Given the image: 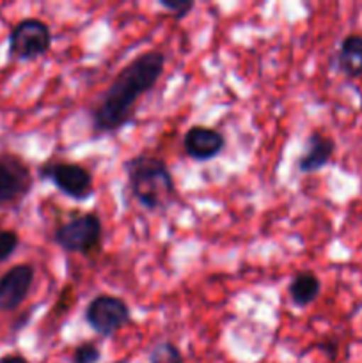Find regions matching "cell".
<instances>
[{"label": "cell", "instance_id": "obj_14", "mask_svg": "<svg viewBox=\"0 0 362 363\" xmlns=\"http://www.w3.org/2000/svg\"><path fill=\"white\" fill-rule=\"evenodd\" d=\"M102 358V351L96 344L84 342L73 351V363H98Z\"/></svg>", "mask_w": 362, "mask_h": 363}, {"label": "cell", "instance_id": "obj_13", "mask_svg": "<svg viewBox=\"0 0 362 363\" xmlns=\"http://www.w3.org/2000/svg\"><path fill=\"white\" fill-rule=\"evenodd\" d=\"M149 363H185V358L176 344L162 340L149 351Z\"/></svg>", "mask_w": 362, "mask_h": 363}, {"label": "cell", "instance_id": "obj_5", "mask_svg": "<svg viewBox=\"0 0 362 363\" xmlns=\"http://www.w3.org/2000/svg\"><path fill=\"white\" fill-rule=\"evenodd\" d=\"M41 179L52 181L57 190L78 202L87 201L94 194V179L85 167L70 162H50L39 169Z\"/></svg>", "mask_w": 362, "mask_h": 363}, {"label": "cell", "instance_id": "obj_7", "mask_svg": "<svg viewBox=\"0 0 362 363\" xmlns=\"http://www.w3.org/2000/svg\"><path fill=\"white\" fill-rule=\"evenodd\" d=\"M32 190V174L18 156H0V208L23 201Z\"/></svg>", "mask_w": 362, "mask_h": 363}, {"label": "cell", "instance_id": "obj_10", "mask_svg": "<svg viewBox=\"0 0 362 363\" xmlns=\"http://www.w3.org/2000/svg\"><path fill=\"white\" fill-rule=\"evenodd\" d=\"M334 151H336V142L327 137L322 131H312L309 135L305 147L298 158L297 167L302 174H314L327 167L332 160Z\"/></svg>", "mask_w": 362, "mask_h": 363}, {"label": "cell", "instance_id": "obj_3", "mask_svg": "<svg viewBox=\"0 0 362 363\" xmlns=\"http://www.w3.org/2000/svg\"><path fill=\"white\" fill-rule=\"evenodd\" d=\"M103 238V223L98 213L73 215L66 223L57 227L53 243L67 254L89 255L99 250Z\"/></svg>", "mask_w": 362, "mask_h": 363}, {"label": "cell", "instance_id": "obj_15", "mask_svg": "<svg viewBox=\"0 0 362 363\" xmlns=\"http://www.w3.org/2000/svg\"><path fill=\"white\" fill-rule=\"evenodd\" d=\"M158 6L165 9L167 13L172 14L176 20H181V18H185L194 9L195 4L192 0H160Z\"/></svg>", "mask_w": 362, "mask_h": 363}, {"label": "cell", "instance_id": "obj_1", "mask_svg": "<svg viewBox=\"0 0 362 363\" xmlns=\"http://www.w3.org/2000/svg\"><path fill=\"white\" fill-rule=\"evenodd\" d=\"M165 69V55L144 52L117 73L91 110L96 133H117L133 123L138 99L156 87Z\"/></svg>", "mask_w": 362, "mask_h": 363}, {"label": "cell", "instance_id": "obj_12", "mask_svg": "<svg viewBox=\"0 0 362 363\" xmlns=\"http://www.w3.org/2000/svg\"><path fill=\"white\" fill-rule=\"evenodd\" d=\"M287 293L295 307H307L322 293V282L312 272H300L291 279Z\"/></svg>", "mask_w": 362, "mask_h": 363}, {"label": "cell", "instance_id": "obj_9", "mask_svg": "<svg viewBox=\"0 0 362 363\" xmlns=\"http://www.w3.org/2000/svg\"><path fill=\"white\" fill-rule=\"evenodd\" d=\"M226 147V137L215 128L192 126L183 137V149L194 162H209Z\"/></svg>", "mask_w": 362, "mask_h": 363}, {"label": "cell", "instance_id": "obj_4", "mask_svg": "<svg viewBox=\"0 0 362 363\" xmlns=\"http://www.w3.org/2000/svg\"><path fill=\"white\" fill-rule=\"evenodd\" d=\"M52 46V30L38 18H25L9 34V55L16 60H35Z\"/></svg>", "mask_w": 362, "mask_h": 363}, {"label": "cell", "instance_id": "obj_16", "mask_svg": "<svg viewBox=\"0 0 362 363\" xmlns=\"http://www.w3.org/2000/svg\"><path fill=\"white\" fill-rule=\"evenodd\" d=\"M20 245V238L14 230H2L0 233V262L7 261Z\"/></svg>", "mask_w": 362, "mask_h": 363}, {"label": "cell", "instance_id": "obj_6", "mask_svg": "<svg viewBox=\"0 0 362 363\" xmlns=\"http://www.w3.org/2000/svg\"><path fill=\"white\" fill-rule=\"evenodd\" d=\"M130 319L131 312L126 301L112 294H99L85 308V321L102 337L116 335Z\"/></svg>", "mask_w": 362, "mask_h": 363}, {"label": "cell", "instance_id": "obj_11", "mask_svg": "<svg viewBox=\"0 0 362 363\" xmlns=\"http://www.w3.org/2000/svg\"><path fill=\"white\" fill-rule=\"evenodd\" d=\"M337 67L348 78H362V34H348L341 41Z\"/></svg>", "mask_w": 362, "mask_h": 363}, {"label": "cell", "instance_id": "obj_8", "mask_svg": "<svg viewBox=\"0 0 362 363\" xmlns=\"http://www.w3.org/2000/svg\"><path fill=\"white\" fill-rule=\"evenodd\" d=\"M34 282V268L31 264H18L0 279V311H16L31 293Z\"/></svg>", "mask_w": 362, "mask_h": 363}, {"label": "cell", "instance_id": "obj_2", "mask_svg": "<svg viewBox=\"0 0 362 363\" xmlns=\"http://www.w3.org/2000/svg\"><path fill=\"white\" fill-rule=\"evenodd\" d=\"M128 191L146 211H167L177 201L174 177L162 158L135 155L123 163Z\"/></svg>", "mask_w": 362, "mask_h": 363}, {"label": "cell", "instance_id": "obj_17", "mask_svg": "<svg viewBox=\"0 0 362 363\" xmlns=\"http://www.w3.org/2000/svg\"><path fill=\"white\" fill-rule=\"evenodd\" d=\"M0 363H28L23 357L20 354H7V357L0 358Z\"/></svg>", "mask_w": 362, "mask_h": 363}]
</instances>
